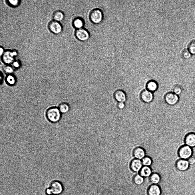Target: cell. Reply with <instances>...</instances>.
Returning a JSON list of instances; mask_svg holds the SVG:
<instances>
[{
    "label": "cell",
    "instance_id": "7a4b0ae2",
    "mask_svg": "<svg viewBox=\"0 0 195 195\" xmlns=\"http://www.w3.org/2000/svg\"><path fill=\"white\" fill-rule=\"evenodd\" d=\"M61 114L58 108L52 107L49 108L46 111V117L50 122L56 123L60 120Z\"/></svg>",
    "mask_w": 195,
    "mask_h": 195
},
{
    "label": "cell",
    "instance_id": "484cf974",
    "mask_svg": "<svg viewBox=\"0 0 195 195\" xmlns=\"http://www.w3.org/2000/svg\"><path fill=\"white\" fill-rule=\"evenodd\" d=\"M188 50L191 54H195V40L191 41L188 46Z\"/></svg>",
    "mask_w": 195,
    "mask_h": 195
},
{
    "label": "cell",
    "instance_id": "8992f818",
    "mask_svg": "<svg viewBox=\"0 0 195 195\" xmlns=\"http://www.w3.org/2000/svg\"><path fill=\"white\" fill-rule=\"evenodd\" d=\"M48 27L51 32L55 34L60 33L63 30L62 26L60 22L54 20L49 22Z\"/></svg>",
    "mask_w": 195,
    "mask_h": 195
},
{
    "label": "cell",
    "instance_id": "44dd1931",
    "mask_svg": "<svg viewBox=\"0 0 195 195\" xmlns=\"http://www.w3.org/2000/svg\"><path fill=\"white\" fill-rule=\"evenodd\" d=\"M58 108L61 113L65 114L69 111L70 106L68 103L63 102L59 104Z\"/></svg>",
    "mask_w": 195,
    "mask_h": 195
},
{
    "label": "cell",
    "instance_id": "e0dca14e",
    "mask_svg": "<svg viewBox=\"0 0 195 195\" xmlns=\"http://www.w3.org/2000/svg\"><path fill=\"white\" fill-rule=\"evenodd\" d=\"M148 193L149 195H160L161 193L160 188L156 184L152 185L149 188Z\"/></svg>",
    "mask_w": 195,
    "mask_h": 195
},
{
    "label": "cell",
    "instance_id": "603a6c76",
    "mask_svg": "<svg viewBox=\"0 0 195 195\" xmlns=\"http://www.w3.org/2000/svg\"><path fill=\"white\" fill-rule=\"evenodd\" d=\"M143 166H150L152 164V161L151 158L148 156H145L141 160Z\"/></svg>",
    "mask_w": 195,
    "mask_h": 195
},
{
    "label": "cell",
    "instance_id": "d6a6232c",
    "mask_svg": "<svg viewBox=\"0 0 195 195\" xmlns=\"http://www.w3.org/2000/svg\"><path fill=\"white\" fill-rule=\"evenodd\" d=\"M5 52L3 48L1 46L0 47V55L1 57L3 55Z\"/></svg>",
    "mask_w": 195,
    "mask_h": 195
},
{
    "label": "cell",
    "instance_id": "7402d4cb",
    "mask_svg": "<svg viewBox=\"0 0 195 195\" xmlns=\"http://www.w3.org/2000/svg\"><path fill=\"white\" fill-rule=\"evenodd\" d=\"M151 182L154 184H157L160 182V175L156 173H154L150 176Z\"/></svg>",
    "mask_w": 195,
    "mask_h": 195
},
{
    "label": "cell",
    "instance_id": "f546056e",
    "mask_svg": "<svg viewBox=\"0 0 195 195\" xmlns=\"http://www.w3.org/2000/svg\"><path fill=\"white\" fill-rule=\"evenodd\" d=\"M13 64L14 67L16 69L19 68L21 66L20 62L17 60H15Z\"/></svg>",
    "mask_w": 195,
    "mask_h": 195
},
{
    "label": "cell",
    "instance_id": "1f68e13d",
    "mask_svg": "<svg viewBox=\"0 0 195 195\" xmlns=\"http://www.w3.org/2000/svg\"><path fill=\"white\" fill-rule=\"evenodd\" d=\"M189 164L192 165L195 164V158L193 156L189 158L188 160Z\"/></svg>",
    "mask_w": 195,
    "mask_h": 195
},
{
    "label": "cell",
    "instance_id": "d6986e66",
    "mask_svg": "<svg viewBox=\"0 0 195 195\" xmlns=\"http://www.w3.org/2000/svg\"><path fill=\"white\" fill-rule=\"evenodd\" d=\"M64 17V15L63 13L59 10L55 11L53 15V20L59 22L62 21Z\"/></svg>",
    "mask_w": 195,
    "mask_h": 195
},
{
    "label": "cell",
    "instance_id": "ac0fdd59",
    "mask_svg": "<svg viewBox=\"0 0 195 195\" xmlns=\"http://www.w3.org/2000/svg\"><path fill=\"white\" fill-rule=\"evenodd\" d=\"M73 26L77 29L83 28L84 25V22L83 19L77 17L74 19L73 21Z\"/></svg>",
    "mask_w": 195,
    "mask_h": 195
},
{
    "label": "cell",
    "instance_id": "9a60e30c",
    "mask_svg": "<svg viewBox=\"0 0 195 195\" xmlns=\"http://www.w3.org/2000/svg\"><path fill=\"white\" fill-rule=\"evenodd\" d=\"M158 87V85L157 83L153 80L149 81L146 85V89L152 93L156 91Z\"/></svg>",
    "mask_w": 195,
    "mask_h": 195
},
{
    "label": "cell",
    "instance_id": "4dcf8cb0",
    "mask_svg": "<svg viewBox=\"0 0 195 195\" xmlns=\"http://www.w3.org/2000/svg\"><path fill=\"white\" fill-rule=\"evenodd\" d=\"M125 106V104L124 102H118L117 104V107L120 109L122 110L124 108Z\"/></svg>",
    "mask_w": 195,
    "mask_h": 195
},
{
    "label": "cell",
    "instance_id": "52a82bcc",
    "mask_svg": "<svg viewBox=\"0 0 195 195\" xmlns=\"http://www.w3.org/2000/svg\"><path fill=\"white\" fill-rule=\"evenodd\" d=\"M75 35L77 39L82 41H87L90 37L89 32L83 28L77 29L75 32Z\"/></svg>",
    "mask_w": 195,
    "mask_h": 195
},
{
    "label": "cell",
    "instance_id": "277c9868",
    "mask_svg": "<svg viewBox=\"0 0 195 195\" xmlns=\"http://www.w3.org/2000/svg\"><path fill=\"white\" fill-rule=\"evenodd\" d=\"M89 18L93 23L96 24H99L102 22L103 19L102 12L99 9H94L91 12Z\"/></svg>",
    "mask_w": 195,
    "mask_h": 195
},
{
    "label": "cell",
    "instance_id": "ffe728a7",
    "mask_svg": "<svg viewBox=\"0 0 195 195\" xmlns=\"http://www.w3.org/2000/svg\"><path fill=\"white\" fill-rule=\"evenodd\" d=\"M5 81L8 85L12 86L15 84L17 79L12 74L7 75L5 78Z\"/></svg>",
    "mask_w": 195,
    "mask_h": 195
},
{
    "label": "cell",
    "instance_id": "30bf717a",
    "mask_svg": "<svg viewBox=\"0 0 195 195\" xmlns=\"http://www.w3.org/2000/svg\"><path fill=\"white\" fill-rule=\"evenodd\" d=\"M143 166L141 160L134 158L130 162V169L134 172H139Z\"/></svg>",
    "mask_w": 195,
    "mask_h": 195
},
{
    "label": "cell",
    "instance_id": "4316f807",
    "mask_svg": "<svg viewBox=\"0 0 195 195\" xmlns=\"http://www.w3.org/2000/svg\"><path fill=\"white\" fill-rule=\"evenodd\" d=\"M182 90V88L180 86L176 85L174 86L173 87L172 92L178 95L181 94Z\"/></svg>",
    "mask_w": 195,
    "mask_h": 195
},
{
    "label": "cell",
    "instance_id": "5b68a950",
    "mask_svg": "<svg viewBox=\"0 0 195 195\" xmlns=\"http://www.w3.org/2000/svg\"><path fill=\"white\" fill-rule=\"evenodd\" d=\"M178 153L179 156L182 159H188L191 156L192 150L191 147L187 145L181 147L178 150Z\"/></svg>",
    "mask_w": 195,
    "mask_h": 195
},
{
    "label": "cell",
    "instance_id": "3957f363",
    "mask_svg": "<svg viewBox=\"0 0 195 195\" xmlns=\"http://www.w3.org/2000/svg\"><path fill=\"white\" fill-rule=\"evenodd\" d=\"M17 55V52L16 51L7 50L1 56L2 61L6 65H10L15 60V57Z\"/></svg>",
    "mask_w": 195,
    "mask_h": 195
},
{
    "label": "cell",
    "instance_id": "4fadbf2b",
    "mask_svg": "<svg viewBox=\"0 0 195 195\" xmlns=\"http://www.w3.org/2000/svg\"><path fill=\"white\" fill-rule=\"evenodd\" d=\"M184 141L186 145L190 147L195 146V133H190L186 136Z\"/></svg>",
    "mask_w": 195,
    "mask_h": 195
},
{
    "label": "cell",
    "instance_id": "83f0119b",
    "mask_svg": "<svg viewBox=\"0 0 195 195\" xmlns=\"http://www.w3.org/2000/svg\"><path fill=\"white\" fill-rule=\"evenodd\" d=\"M182 55L184 58L188 59L191 56V53L188 50L185 49L182 51Z\"/></svg>",
    "mask_w": 195,
    "mask_h": 195
},
{
    "label": "cell",
    "instance_id": "6da1fadb",
    "mask_svg": "<svg viewBox=\"0 0 195 195\" xmlns=\"http://www.w3.org/2000/svg\"><path fill=\"white\" fill-rule=\"evenodd\" d=\"M64 187L62 183L57 180L51 181L45 190L47 195H58L63 192Z\"/></svg>",
    "mask_w": 195,
    "mask_h": 195
},
{
    "label": "cell",
    "instance_id": "8fae6325",
    "mask_svg": "<svg viewBox=\"0 0 195 195\" xmlns=\"http://www.w3.org/2000/svg\"><path fill=\"white\" fill-rule=\"evenodd\" d=\"M133 154L135 158L141 160L146 156V152L142 148L138 147L133 150Z\"/></svg>",
    "mask_w": 195,
    "mask_h": 195
},
{
    "label": "cell",
    "instance_id": "2e32d148",
    "mask_svg": "<svg viewBox=\"0 0 195 195\" xmlns=\"http://www.w3.org/2000/svg\"><path fill=\"white\" fill-rule=\"evenodd\" d=\"M152 174V170L150 166H143L139 172V174L143 177L150 176Z\"/></svg>",
    "mask_w": 195,
    "mask_h": 195
},
{
    "label": "cell",
    "instance_id": "cb8c5ba5",
    "mask_svg": "<svg viewBox=\"0 0 195 195\" xmlns=\"http://www.w3.org/2000/svg\"><path fill=\"white\" fill-rule=\"evenodd\" d=\"M4 72L7 75L13 74L14 69L13 67L10 65H6L3 67Z\"/></svg>",
    "mask_w": 195,
    "mask_h": 195
},
{
    "label": "cell",
    "instance_id": "f1b7e54d",
    "mask_svg": "<svg viewBox=\"0 0 195 195\" xmlns=\"http://www.w3.org/2000/svg\"><path fill=\"white\" fill-rule=\"evenodd\" d=\"M8 3L12 7H16L19 4L20 1L19 0H8Z\"/></svg>",
    "mask_w": 195,
    "mask_h": 195
},
{
    "label": "cell",
    "instance_id": "5bb4252c",
    "mask_svg": "<svg viewBox=\"0 0 195 195\" xmlns=\"http://www.w3.org/2000/svg\"><path fill=\"white\" fill-rule=\"evenodd\" d=\"M114 97L118 102H124L126 99V93L121 90H118L115 91L114 93Z\"/></svg>",
    "mask_w": 195,
    "mask_h": 195
},
{
    "label": "cell",
    "instance_id": "836d02e7",
    "mask_svg": "<svg viewBox=\"0 0 195 195\" xmlns=\"http://www.w3.org/2000/svg\"><path fill=\"white\" fill-rule=\"evenodd\" d=\"M3 73L1 72L0 73V84H1V83H2L3 80Z\"/></svg>",
    "mask_w": 195,
    "mask_h": 195
},
{
    "label": "cell",
    "instance_id": "d4e9b609",
    "mask_svg": "<svg viewBox=\"0 0 195 195\" xmlns=\"http://www.w3.org/2000/svg\"><path fill=\"white\" fill-rule=\"evenodd\" d=\"M144 180V178L139 174L136 175L133 178L134 182L137 185L142 184Z\"/></svg>",
    "mask_w": 195,
    "mask_h": 195
},
{
    "label": "cell",
    "instance_id": "9c48e42d",
    "mask_svg": "<svg viewBox=\"0 0 195 195\" xmlns=\"http://www.w3.org/2000/svg\"><path fill=\"white\" fill-rule=\"evenodd\" d=\"M140 96L142 100L146 103L151 102L154 98L153 93L147 89L142 91Z\"/></svg>",
    "mask_w": 195,
    "mask_h": 195
},
{
    "label": "cell",
    "instance_id": "7c38bea8",
    "mask_svg": "<svg viewBox=\"0 0 195 195\" xmlns=\"http://www.w3.org/2000/svg\"><path fill=\"white\" fill-rule=\"evenodd\" d=\"M189 165V164L188 160L182 159L177 160L176 164V168L181 171H185L188 169Z\"/></svg>",
    "mask_w": 195,
    "mask_h": 195
},
{
    "label": "cell",
    "instance_id": "ba28073f",
    "mask_svg": "<svg viewBox=\"0 0 195 195\" xmlns=\"http://www.w3.org/2000/svg\"><path fill=\"white\" fill-rule=\"evenodd\" d=\"M166 102L170 105H173L177 103L179 100L178 96L173 92H169L164 96Z\"/></svg>",
    "mask_w": 195,
    "mask_h": 195
}]
</instances>
